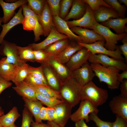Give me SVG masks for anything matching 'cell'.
Returning a JSON list of instances; mask_svg holds the SVG:
<instances>
[{
    "label": "cell",
    "instance_id": "7dc6e473",
    "mask_svg": "<svg viewBox=\"0 0 127 127\" xmlns=\"http://www.w3.org/2000/svg\"><path fill=\"white\" fill-rule=\"evenodd\" d=\"M112 127H127V121L121 116L116 115V119Z\"/></svg>",
    "mask_w": 127,
    "mask_h": 127
},
{
    "label": "cell",
    "instance_id": "9a60e30c",
    "mask_svg": "<svg viewBox=\"0 0 127 127\" xmlns=\"http://www.w3.org/2000/svg\"><path fill=\"white\" fill-rule=\"evenodd\" d=\"M113 113L119 115L127 121V98L120 95L113 97L109 103Z\"/></svg>",
    "mask_w": 127,
    "mask_h": 127
},
{
    "label": "cell",
    "instance_id": "f5cc1de1",
    "mask_svg": "<svg viewBox=\"0 0 127 127\" xmlns=\"http://www.w3.org/2000/svg\"><path fill=\"white\" fill-rule=\"evenodd\" d=\"M48 107V121H53L56 117V113L54 107Z\"/></svg>",
    "mask_w": 127,
    "mask_h": 127
},
{
    "label": "cell",
    "instance_id": "8d00e7d4",
    "mask_svg": "<svg viewBox=\"0 0 127 127\" xmlns=\"http://www.w3.org/2000/svg\"><path fill=\"white\" fill-rule=\"evenodd\" d=\"M107 4L113 8L120 17L124 18L126 8L125 6L122 5L117 0H103Z\"/></svg>",
    "mask_w": 127,
    "mask_h": 127
},
{
    "label": "cell",
    "instance_id": "cb8c5ba5",
    "mask_svg": "<svg viewBox=\"0 0 127 127\" xmlns=\"http://www.w3.org/2000/svg\"><path fill=\"white\" fill-rule=\"evenodd\" d=\"M83 47L78 42L72 41L61 52L54 57L65 64L74 54Z\"/></svg>",
    "mask_w": 127,
    "mask_h": 127
},
{
    "label": "cell",
    "instance_id": "30bf717a",
    "mask_svg": "<svg viewBox=\"0 0 127 127\" xmlns=\"http://www.w3.org/2000/svg\"><path fill=\"white\" fill-rule=\"evenodd\" d=\"M91 55L88 49L83 47L74 54L65 64L72 72L87 62Z\"/></svg>",
    "mask_w": 127,
    "mask_h": 127
},
{
    "label": "cell",
    "instance_id": "be15d7a7",
    "mask_svg": "<svg viewBox=\"0 0 127 127\" xmlns=\"http://www.w3.org/2000/svg\"><path fill=\"white\" fill-rule=\"evenodd\" d=\"M1 107L0 106V110H1Z\"/></svg>",
    "mask_w": 127,
    "mask_h": 127
},
{
    "label": "cell",
    "instance_id": "db71d44e",
    "mask_svg": "<svg viewBox=\"0 0 127 127\" xmlns=\"http://www.w3.org/2000/svg\"><path fill=\"white\" fill-rule=\"evenodd\" d=\"M117 78L118 81L121 83L124 79H127V70L123 71L121 73H118L117 75Z\"/></svg>",
    "mask_w": 127,
    "mask_h": 127
},
{
    "label": "cell",
    "instance_id": "2e32d148",
    "mask_svg": "<svg viewBox=\"0 0 127 127\" xmlns=\"http://www.w3.org/2000/svg\"><path fill=\"white\" fill-rule=\"evenodd\" d=\"M45 64L48 65L53 69L62 83L72 76V72L65 64L60 62L54 57H50L44 64Z\"/></svg>",
    "mask_w": 127,
    "mask_h": 127
},
{
    "label": "cell",
    "instance_id": "52a82bcc",
    "mask_svg": "<svg viewBox=\"0 0 127 127\" xmlns=\"http://www.w3.org/2000/svg\"><path fill=\"white\" fill-rule=\"evenodd\" d=\"M99 111L91 102L87 99L81 101L78 108L71 114L70 119L75 123L83 119L86 123L89 122V115L91 113H98Z\"/></svg>",
    "mask_w": 127,
    "mask_h": 127
},
{
    "label": "cell",
    "instance_id": "74e56055",
    "mask_svg": "<svg viewBox=\"0 0 127 127\" xmlns=\"http://www.w3.org/2000/svg\"><path fill=\"white\" fill-rule=\"evenodd\" d=\"M28 75L36 77L41 79L46 85L48 86L45 78L41 66L34 67L29 66Z\"/></svg>",
    "mask_w": 127,
    "mask_h": 127
},
{
    "label": "cell",
    "instance_id": "7a4b0ae2",
    "mask_svg": "<svg viewBox=\"0 0 127 127\" xmlns=\"http://www.w3.org/2000/svg\"><path fill=\"white\" fill-rule=\"evenodd\" d=\"M90 66L100 82L105 83L111 90L119 88L120 83L117 79V75L120 69L114 67L104 66L97 63H90Z\"/></svg>",
    "mask_w": 127,
    "mask_h": 127
},
{
    "label": "cell",
    "instance_id": "8992f818",
    "mask_svg": "<svg viewBox=\"0 0 127 127\" xmlns=\"http://www.w3.org/2000/svg\"><path fill=\"white\" fill-rule=\"evenodd\" d=\"M0 44V55L6 56V60L7 62L19 66H22L26 63L20 59L16 44L4 40Z\"/></svg>",
    "mask_w": 127,
    "mask_h": 127
},
{
    "label": "cell",
    "instance_id": "94428289",
    "mask_svg": "<svg viewBox=\"0 0 127 127\" xmlns=\"http://www.w3.org/2000/svg\"><path fill=\"white\" fill-rule=\"evenodd\" d=\"M3 22V19L2 17H0V25H1V23Z\"/></svg>",
    "mask_w": 127,
    "mask_h": 127
},
{
    "label": "cell",
    "instance_id": "f6af8a7d",
    "mask_svg": "<svg viewBox=\"0 0 127 127\" xmlns=\"http://www.w3.org/2000/svg\"><path fill=\"white\" fill-rule=\"evenodd\" d=\"M23 81L27 84L31 85L48 86L40 79L30 75H28Z\"/></svg>",
    "mask_w": 127,
    "mask_h": 127
},
{
    "label": "cell",
    "instance_id": "d4e9b609",
    "mask_svg": "<svg viewBox=\"0 0 127 127\" xmlns=\"http://www.w3.org/2000/svg\"><path fill=\"white\" fill-rule=\"evenodd\" d=\"M22 11V8L21 6L17 12L8 22L1 25L2 30L0 34V44L4 40L5 36L10 30L15 26L22 24L24 18Z\"/></svg>",
    "mask_w": 127,
    "mask_h": 127
},
{
    "label": "cell",
    "instance_id": "9f6ffc18",
    "mask_svg": "<svg viewBox=\"0 0 127 127\" xmlns=\"http://www.w3.org/2000/svg\"><path fill=\"white\" fill-rule=\"evenodd\" d=\"M75 127H89L87 125L83 119L75 123Z\"/></svg>",
    "mask_w": 127,
    "mask_h": 127
},
{
    "label": "cell",
    "instance_id": "c3c4849f",
    "mask_svg": "<svg viewBox=\"0 0 127 127\" xmlns=\"http://www.w3.org/2000/svg\"><path fill=\"white\" fill-rule=\"evenodd\" d=\"M123 44L119 46V50L124 57L126 62L127 61V35L121 40Z\"/></svg>",
    "mask_w": 127,
    "mask_h": 127
},
{
    "label": "cell",
    "instance_id": "83f0119b",
    "mask_svg": "<svg viewBox=\"0 0 127 127\" xmlns=\"http://www.w3.org/2000/svg\"><path fill=\"white\" fill-rule=\"evenodd\" d=\"M12 88L18 95L22 97L31 101L37 100L36 96V92L29 85L23 81Z\"/></svg>",
    "mask_w": 127,
    "mask_h": 127
},
{
    "label": "cell",
    "instance_id": "91938a15",
    "mask_svg": "<svg viewBox=\"0 0 127 127\" xmlns=\"http://www.w3.org/2000/svg\"><path fill=\"white\" fill-rule=\"evenodd\" d=\"M4 114V112L2 110H0V118Z\"/></svg>",
    "mask_w": 127,
    "mask_h": 127
},
{
    "label": "cell",
    "instance_id": "d6986e66",
    "mask_svg": "<svg viewBox=\"0 0 127 127\" xmlns=\"http://www.w3.org/2000/svg\"><path fill=\"white\" fill-rule=\"evenodd\" d=\"M28 3L27 0H20L14 3H8L0 0V5L4 13L3 22L6 24L8 22L15 14V11L18 7Z\"/></svg>",
    "mask_w": 127,
    "mask_h": 127
},
{
    "label": "cell",
    "instance_id": "816d5d0a",
    "mask_svg": "<svg viewBox=\"0 0 127 127\" xmlns=\"http://www.w3.org/2000/svg\"><path fill=\"white\" fill-rule=\"evenodd\" d=\"M12 83L0 78V95L5 89L11 86Z\"/></svg>",
    "mask_w": 127,
    "mask_h": 127
},
{
    "label": "cell",
    "instance_id": "ee69618b",
    "mask_svg": "<svg viewBox=\"0 0 127 127\" xmlns=\"http://www.w3.org/2000/svg\"><path fill=\"white\" fill-rule=\"evenodd\" d=\"M83 0L86 4L88 5L93 12L100 7L102 6L112 8L102 0Z\"/></svg>",
    "mask_w": 127,
    "mask_h": 127
},
{
    "label": "cell",
    "instance_id": "11a10c76",
    "mask_svg": "<svg viewBox=\"0 0 127 127\" xmlns=\"http://www.w3.org/2000/svg\"><path fill=\"white\" fill-rule=\"evenodd\" d=\"M31 127H52L48 123L45 124L41 122L37 123L33 121L31 124Z\"/></svg>",
    "mask_w": 127,
    "mask_h": 127
},
{
    "label": "cell",
    "instance_id": "7402d4cb",
    "mask_svg": "<svg viewBox=\"0 0 127 127\" xmlns=\"http://www.w3.org/2000/svg\"><path fill=\"white\" fill-rule=\"evenodd\" d=\"M86 10V4L83 0H73L71 9L64 20L67 21L71 19L78 20L83 16Z\"/></svg>",
    "mask_w": 127,
    "mask_h": 127
},
{
    "label": "cell",
    "instance_id": "ab89813d",
    "mask_svg": "<svg viewBox=\"0 0 127 127\" xmlns=\"http://www.w3.org/2000/svg\"><path fill=\"white\" fill-rule=\"evenodd\" d=\"M95 112L91 113L89 115V119L94 121L97 127H112L113 122L105 121L100 119Z\"/></svg>",
    "mask_w": 127,
    "mask_h": 127
},
{
    "label": "cell",
    "instance_id": "680465c9",
    "mask_svg": "<svg viewBox=\"0 0 127 127\" xmlns=\"http://www.w3.org/2000/svg\"><path fill=\"white\" fill-rule=\"evenodd\" d=\"M118 1L120 4L122 3L124 4L125 6H127V0H119Z\"/></svg>",
    "mask_w": 127,
    "mask_h": 127
},
{
    "label": "cell",
    "instance_id": "d6a6232c",
    "mask_svg": "<svg viewBox=\"0 0 127 127\" xmlns=\"http://www.w3.org/2000/svg\"><path fill=\"white\" fill-rule=\"evenodd\" d=\"M15 73L12 80L16 86L23 81L28 75V68L29 65L25 63L21 66L15 65Z\"/></svg>",
    "mask_w": 127,
    "mask_h": 127
},
{
    "label": "cell",
    "instance_id": "f1b7e54d",
    "mask_svg": "<svg viewBox=\"0 0 127 127\" xmlns=\"http://www.w3.org/2000/svg\"><path fill=\"white\" fill-rule=\"evenodd\" d=\"M70 42L68 39L61 40L49 45L43 50L51 57H54L61 52Z\"/></svg>",
    "mask_w": 127,
    "mask_h": 127
},
{
    "label": "cell",
    "instance_id": "ffe728a7",
    "mask_svg": "<svg viewBox=\"0 0 127 127\" xmlns=\"http://www.w3.org/2000/svg\"><path fill=\"white\" fill-rule=\"evenodd\" d=\"M38 18L37 17H34L24 18L22 23L24 29L28 31H33L35 42L39 40L40 36L44 35L42 28Z\"/></svg>",
    "mask_w": 127,
    "mask_h": 127
},
{
    "label": "cell",
    "instance_id": "836d02e7",
    "mask_svg": "<svg viewBox=\"0 0 127 127\" xmlns=\"http://www.w3.org/2000/svg\"><path fill=\"white\" fill-rule=\"evenodd\" d=\"M28 85L34 90L36 92L39 93L46 96L62 100V98L59 91L54 90L48 86H34Z\"/></svg>",
    "mask_w": 127,
    "mask_h": 127
},
{
    "label": "cell",
    "instance_id": "3957f363",
    "mask_svg": "<svg viewBox=\"0 0 127 127\" xmlns=\"http://www.w3.org/2000/svg\"><path fill=\"white\" fill-rule=\"evenodd\" d=\"M108 96L107 90L98 87L92 81L82 86L80 100H88L97 107L106 102Z\"/></svg>",
    "mask_w": 127,
    "mask_h": 127
},
{
    "label": "cell",
    "instance_id": "b9f144b4",
    "mask_svg": "<svg viewBox=\"0 0 127 127\" xmlns=\"http://www.w3.org/2000/svg\"><path fill=\"white\" fill-rule=\"evenodd\" d=\"M60 0H46L53 16H59L60 9Z\"/></svg>",
    "mask_w": 127,
    "mask_h": 127
},
{
    "label": "cell",
    "instance_id": "484cf974",
    "mask_svg": "<svg viewBox=\"0 0 127 127\" xmlns=\"http://www.w3.org/2000/svg\"><path fill=\"white\" fill-rule=\"evenodd\" d=\"M127 22V18L119 17L110 19L100 24L109 28L112 29L116 34H121L127 33V27L125 25Z\"/></svg>",
    "mask_w": 127,
    "mask_h": 127
},
{
    "label": "cell",
    "instance_id": "5b68a950",
    "mask_svg": "<svg viewBox=\"0 0 127 127\" xmlns=\"http://www.w3.org/2000/svg\"><path fill=\"white\" fill-rule=\"evenodd\" d=\"M105 42V41H99L90 44L78 42L82 46L88 49L92 55L103 54L117 60L124 61V58L122 56V53L119 46L117 45L115 51H110L104 47Z\"/></svg>",
    "mask_w": 127,
    "mask_h": 127
},
{
    "label": "cell",
    "instance_id": "6125c7cd",
    "mask_svg": "<svg viewBox=\"0 0 127 127\" xmlns=\"http://www.w3.org/2000/svg\"><path fill=\"white\" fill-rule=\"evenodd\" d=\"M8 127H17L15 124L14 123L12 125L9 126Z\"/></svg>",
    "mask_w": 127,
    "mask_h": 127
},
{
    "label": "cell",
    "instance_id": "681fc988",
    "mask_svg": "<svg viewBox=\"0 0 127 127\" xmlns=\"http://www.w3.org/2000/svg\"><path fill=\"white\" fill-rule=\"evenodd\" d=\"M39 119L41 120H48V107L43 106L41 107L39 115Z\"/></svg>",
    "mask_w": 127,
    "mask_h": 127
},
{
    "label": "cell",
    "instance_id": "6f0895ef",
    "mask_svg": "<svg viewBox=\"0 0 127 127\" xmlns=\"http://www.w3.org/2000/svg\"><path fill=\"white\" fill-rule=\"evenodd\" d=\"M47 123L49 124L52 127H61L59 126L54 122L48 121Z\"/></svg>",
    "mask_w": 127,
    "mask_h": 127
},
{
    "label": "cell",
    "instance_id": "f35d334b",
    "mask_svg": "<svg viewBox=\"0 0 127 127\" xmlns=\"http://www.w3.org/2000/svg\"><path fill=\"white\" fill-rule=\"evenodd\" d=\"M73 0H62L60 3V9L59 16L64 20L69 12Z\"/></svg>",
    "mask_w": 127,
    "mask_h": 127
},
{
    "label": "cell",
    "instance_id": "8fae6325",
    "mask_svg": "<svg viewBox=\"0 0 127 127\" xmlns=\"http://www.w3.org/2000/svg\"><path fill=\"white\" fill-rule=\"evenodd\" d=\"M66 22L70 28L77 26L91 29L97 23L95 19L93 11L87 4L86 12L82 17L77 20Z\"/></svg>",
    "mask_w": 127,
    "mask_h": 127
},
{
    "label": "cell",
    "instance_id": "603a6c76",
    "mask_svg": "<svg viewBox=\"0 0 127 127\" xmlns=\"http://www.w3.org/2000/svg\"><path fill=\"white\" fill-rule=\"evenodd\" d=\"M95 20L98 23H102L111 18L120 17L112 8L102 6L94 12Z\"/></svg>",
    "mask_w": 127,
    "mask_h": 127
},
{
    "label": "cell",
    "instance_id": "277c9868",
    "mask_svg": "<svg viewBox=\"0 0 127 127\" xmlns=\"http://www.w3.org/2000/svg\"><path fill=\"white\" fill-rule=\"evenodd\" d=\"M91 29L103 38L106 42L104 47L108 50L112 51L115 50L118 42L121 40L127 35L126 33L121 34L114 33L109 28L98 22Z\"/></svg>",
    "mask_w": 127,
    "mask_h": 127
},
{
    "label": "cell",
    "instance_id": "44dd1931",
    "mask_svg": "<svg viewBox=\"0 0 127 127\" xmlns=\"http://www.w3.org/2000/svg\"><path fill=\"white\" fill-rule=\"evenodd\" d=\"M48 85L54 90L59 91L62 83L52 67L47 64H41Z\"/></svg>",
    "mask_w": 127,
    "mask_h": 127
},
{
    "label": "cell",
    "instance_id": "4fadbf2b",
    "mask_svg": "<svg viewBox=\"0 0 127 127\" xmlns=\"http://www.w3.org/2000/svg\"><path fill=\"white\" fill-rule=\"evenodd\" d=\"M54 108L56 111V117L53 122L60 127H65L70 118L72 107L64 101L57 105Z\"/></svg>",
    "mask_w": 127,
    "mask_h": 127
},
{
    "label": "cell",
    "instance_id": "7c38bea8",
    "mask_svg": "<svg viewBox=\"0 0 127 127\" xmlns=\"http://www.w3.org/2000/svg\"><path fill=\"white\" fill-rule=\"evenodd\" d=\"M70 29L81 38L82 43L90 44L99 41H105L102 36L93 30L77 26L72 27Z\"/></svg>",
    "mask_w": 127,
    "mask_h": 127
},
{
    "label": "cell",
    "instance_id": "ba28073f",
    "mask_svg": "<svg viewBox=\"0 0 127 127\" xmlns=\"http://www.w3.org/2000/svg\"><path fill=\"white\" fill-rule=\"evenodd\" d=\"M88 60L90 63H98L105 67H114L123 71L127 70V65L124 61L110 57L104 54L91 55Z\"/></svg>",
    "mask_w": 127,
    "mask_h": 127
},
{
    "label": "cell",
    "instance_id": "ac0fdd59",
    "mask_svg": "<svg viewBox=\"0 0 127 127\" xmlns=\"http://www.w3.org/2000/svg\"><path fill=\"white\" fill-rule=\"evenodd\" d=\"M53 21L55 27L60 33L67 36L71 41L82 43L81 38L75 35L71 30L66 21L61 18L59 16H53Z\"/></svg>",
    "mask_w": 127,
    "mask_h": 127
},
{
    "label": "cell",
    "instance_id": "f907efd6",
    "mask_svg": "<svg viewBox=\"0 0 127 127\" xmlns=\"http://www.w3.org/2000/svg\"><path fill=\"white\" fill-rule=\"evenodd\" d=\"M120 89L121 95L127 98V79H124L121 83L120 85Z\"/></svg>",
    "mask_w": 127,
    "mask_h": 127
},
{
    "label": "cell",
    "instance_id": "6da1fadb",
    "mask_svg": "<svg viewBox=\"0 0 127 127\" xmlns=\"http://www.w3.org/2000/svg\"><path fill=\"white\" fill-rule=\"evenodd\" d=\"M82 86L71 76L61 84L59 91L62 100L69 104L72 107L80 101V94Z\"/></svg>",
    "mask_w": 127,
    "mask_h": 127
},
{
    "label": "cell",
    "instance_id": "4316f807",
    "mask_svg": "<svg viewBox=\"0 0 127 127\" xmlns=\"http://www.w3.org/2000/svg\"><path fill=\"white\" fill-rule=\"evenodd\" d=\"M6 57L0 60V78L9 82L13 79L15 73V65L6 60Z\"/></svg>",
    "mask_w": 127,
    "mask_h": 127
},
{
    "label": "cell",
    "instance_id": "60d3db41",
    "mask_svg": "<svg viewBox=\"0 0 127 127\" xmlns=\"http://www.w3.org/2000/svg\"><path fill=\"white\" fill-rule=\"evenodd\" d=\"M35 62L41 64H45L51 57L43 49L33 50Z\"/></svg>",
    "mask_w": 127,
    "mask_h": 127
},
{
    "label": "cell",
    "instance_id": "e575fe53",
    "mask_svg": "<svg viewBox=\"0 0 127 127\" xmlns=\"http://www.w3.org/2000/svg\"><path fill=\"white\" fill-rule=\"evenodd\" d=\"M36 96L37 100L48 107H54L57 105L64 102L56 98L46 96L37 92H36Z\"/></svg>",
    "mask_w": 127,
    "mask_h": 127
},
{
    "label": "cell",
    "instance_id": "e7e4bbea",
    "mask_svg": "<svg viewBox=\"0 0 127 127\" xmlns=\"http://www.w3.org/2000/svg\"><path fill=\"white\" fill-rule=\"evenodd\" d=\"M0 127H2V126H1V125L0 124Z\"/></svg>",
    "mask_w": 127,
    "mask_h": 127
},
{
    "label": "cell",
    "instance_id": "9c48e42d",
    "mask_svg": "<svg viewBox=\"0 0 127 127\" xmlns=\"http://www.w3.org/2000/svg\"><path fill=\"white\" fill-rule=\"evenodd\" d=\"M95 76L90 64L87 61L72 72V76L82 86L92 81Z\"/></svg>",
    "mask_w": 127,
    "mask_h": 127
},
{
    "label": "cell",
    "instance_id": "f546056e",
    "mask_svg": "<svg viewBox=\"0 0 127 127\" xmlns=\"http://www.w3.org/2000/svg\"><path fill=\"white\" fill-rule=\"evenodd\" d=\"M25 104V107H26L34 116L35 122L39 123L42 122V120L39 118V114L40 110L43 106L40 101L37 100L31 101L22 97Z\"/></svg>",
    "mask_w": 127,
    "mask_h": 127
},
{
    "label": "cell",
    "instance_id": "5bb4252c",
    "mask_svg": "<svg viewBox=\"0 0 127 127\" xmlns=\"http://www.w3.org/2000/svg\"><path fill=\"white\" fill-rule=\"evenodd\" d=\"M53 18V16L46 0H45L43 11L41 15L38 16V18L45 36H47L52 29L55 27Z\"/></svg>",
    "mask_w": 127,
    "mask_h": 127
},
{
    "label": "cell",
    "instance_id": "7bdbcfd3",
    "mask_svg": "<svg viewBox=\"0 0 127 127\" xmlns=\"http://www.w3.org/2000/svg\"><path fill=\"white\" fill-rule=\"evenodd\" d=\"M33 115L28 109L25 107L22 112V118L21 127H30L31 123L33 121Z\"/></svg>",
    "mask_w": 127,
    "mask_h": 127
},
{
    "label": "cell",
    "instance_id": "e0dca14e",
    "mask_svg": "<svg viewBox=\"0 0 127 127\" xmlns=\"http://www.w3.org/2000/svg\"><path fill=\"white\" fill-rule=\"evenodd\" d=\"M65 39L69 38L66 35L60 33L54 27L52 29L47 38L43 41L39 43H34L29 45L31 46L33 50L43 49L56 41Z\"/></svg>",
    "mask_w": 127,
    "mask_h": 127
},
{
    "label": "cell",
    "instance_id": "1f68e13d",
    "mask_svg": "<svg viewBox=\"0 0 127 127\" xmlns=\"http://www.w3.org/2000/svg\"><path fill=\"white\" fill-rule=\"evenodd\" d=\"M16 48L18 56L22 61L25 62L28 61L35 62L33 50L29 44L28 46L25 47L17 45Z\"/></svg>",
    "mask_w": 127,
    "mask_h": 127
},
{
    "label": "cell",
    "instance_id": "bcb514c9",
    "mask_svg": "<svg viewBox=\"0 0 127 127\" xmlns=\"http://www.w3.org/2000/svg\"><path fill=\"white\" fill-rule=\"evenodd\" d=\"M21 7L22 8L23 14L24 18L29 17H34L38 18V16L26 4H23Z\"/></svg>",
    "mask_w": 127,
    "mask_h": 127
},
{
    "label": "cell",
    "instance_id": "d590c367",
    "mask_svg": "<svg viewBox=\"0 0 127 127\" xmlns=\"http://www.w3.org/2000/svg\"><path fill=\"white\" fill-rule=\"evenodd\" d=\"M28 5L37 15L41 14L44 9L45 0H27Z\"/></svg>",
    "mask_w": 127,
    "mask_h": 127
},
{
    "label": "cell",
    "instance_id": "4dcf8cb0",
    "mask_svg": "<svg viewBox=\"0 0 127 127\" xmlns=\"http://www.w3.org/2000/svg\"><path fill=\"white\" fill-rule=\"evenodd\" d=\"M20 116L17 107H14L7 114L0 117V124L2 127H8L14 123Z\"/></svg>",
    "mask_w": 127,
    "mask_h": 127
}]
</instances>
